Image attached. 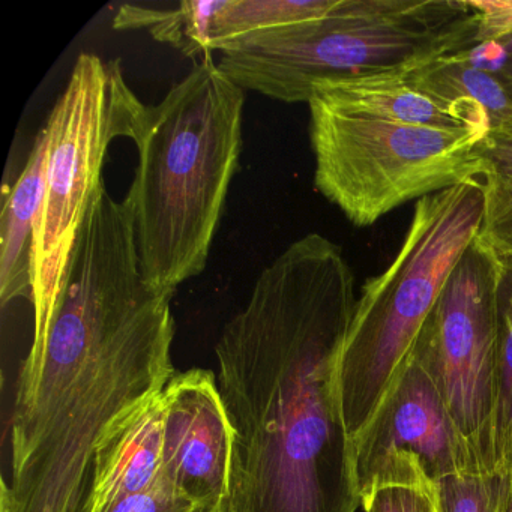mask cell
<instances>
[{"label":"cell","instance_id":"cell-20","mask_svg":"<svg viewBox=\"0 0 512 512\" xmlns=\"http://www.w3.org/2000/svg\"><path fill=\"white\" fill-rule=\"evenodd\" d=\"M484 220L479 235L502 257L512 259V176L485 175Z\"/></svg>","mask_w":512,"mask_h":512},{"label":"cell","instance_id":"cell-11","mask_svg":"<svg viewBox=\"0 0 512 512\" xmlns=\"http://www.w3.org/2000/svg\"><path fill=\"white\" fill-rule=\"evenodd\" d=\"M311 98L347 115L374 121L445 130H490V121L481 110L421 91L407 79L406 71L328 80L316 86Z\"/></svg>","mask_w":512,"mask_h":512},{"label":"cell","instance_id":"cell-18","mask_svg":"<svg viewBox=\"0 0 512 512\" xmlns=\"http://www.w3.org/2000/svg\"><path fill=\"white\" fill-rule=\"evenodd\" d=\"M505 259L499 287V362L493 416L494 472L512 470V259Z\"/></svg>","mask_w":512,"mask_h":512},{"label":"cell","instance_id":"cell-12","mask_svg":"<svg viewBox=\"0 0 512 512\" xmlns=\"http://www.w3.org/2000/svg\"><path fill=\"white\" fill-rule=\"evenodd\" d=\"M163 392L134 410L103 437L92 457L79 512H103L151 487L163 467Z\"/></svg>","mask_w":512,"mask_h":512},{"label":"cell","instance_id":"cell-3","mask_svg":"<svg viewBox=\"0 0 512 512\" xmlns=\"http://www.w3.org/2000/svg\"><path fill=\"white\" fill-rule=\"evenodd\" d=\"M244 104V89L209 55L149 106L124 202L143 280L155 292L175 295L208 265L239 169Z\"/></svg>","mask_w":512,"mask_h":512},{"label":"cell","instance_id":"cell-23","mask_svg":"<svg viewBox=\"0 0 512 512\" xmlns=\"http://www.w3.org/2000/svg\"><path fill=\"white\" fill-rule=\"evenodd\" d=\"M482 155L487 167L485 175L512 176V121L488 131L482 142Z\"/></svg>","mask_w":512,"mask_h":512},{"label":"cell","instance_id":"cell-16","mask_svg":"<svg viewBox=\"0 0 512 512\" xmlns=\"http://www.w3.org/2000/svg\"><path fill=\"white\" fill-rule=\"evenodd\" d=\"M340 0H226L212 29V52L328 16Z\"/></svg>","mask_w":512,"mask_h":512},{"label":"cell","instance_id":"cell-19","mask_svg":"<svg viewBox=\"0 0 512 512\" xmlns=\"http://www.w3.org/2000/svg\"><path fill=\"white\" fill-rule=\"evenodd\" d=\"M503 481L499 472L449 476L434 485L440 512H502Z\"/></svg>","mask_w":512,"mask_h":512},{"label":"cell","instance_id":"cell-2","mask_svg":"<svg viewBox=\"0 0 512 512\" xmlns=\"http://www.w3.org/2000/svg\"><path fill=\"white\" fill-rule=\"evenodd\" d=\"M172 298L143 280L130 211L101 184L40 367L16 389L0 512H79L98 443L176 374Z\"/></svg>","mask_w":512,"mask_h":512},{"label":"cell","instance_id":"cell-1","mask_svg":"<svg viewBox=\"0 0 512 512\" xmlns=\"http://www.w3.org/2000/svg\"><path fill=\"white\" fill-rule=\"evenodd\" d=\"M340 245L290 244L254 283L215 346L233 430L226 512H356L338 362L356 307Z\"/></svg>","mask_w":512,"mask_h":512},{"label":"cell","instance_id":"cell-22","mask_svg":"<svg viewBox=\"0 0 512 512\" xmlns=\"http://www.w3.org/2000/svg\"><path fill=\"white\" fill-rule=\"evenodd\" d=\"M103 512H197V509L161 472L151 487L112 503Z\"/></svg>","mask_w":512,"mask_h":512},{"label":"cell","instance_id":"cell-13","mask_svg":"<svg viewBox=\"0 0 512 512\" xmlns=\"http://www.w3.org/2000/svg\"><path fill=\"white\" fill-rule=\"evenodd\" d=\"M49 136L46 128L32 146L25 169L4 203L0 217V301H31V251L35 223L40 214L46 184Z\"/></svg>","mask_w":512,"mask_h":512},{"label":"cell","instance_id":"cell-10","mask_svg":"<svg viewBox=\"0 0 512 512\" xmlns=\"http://www.w3.org/2000/svg\"><path fill=\"white\" fill-rule=\"evenodd\" d=\"M161 472L197 512H226L233 430L214 371L176 373L163 391Z\"/></svg>","mask_w":512,"mask_h":512},{"label":"cell","instance_id":"cell-24","mask_svg":"<svg viewBox=\"0 0 512 512\" xmlns=\"http://www.w3.org/2000/svg\"><path fill=\"white\" fill-rule=\"evenodd\" d=\"M505 475L503 481L502 512H512V470Z\"/></svg>","mask_w":512,"mask_h":512},{"label":"cell","instance_id":"cell-14","mask_svg":"<svg viewBox=\"0 0 512 512\" xmlns=\"http://www.w3.org/2000/svg\"><path fill=\"white\" fill-rule=\"evenodd\" d=\"M407 79L448 103L467 104L487 115L490 130L512 121V94L493 74L467 64L454 53L406 71Z\"/></svg>","mask_w":512,"mask_h":512},{"label":"cell","instance_id":"cell-9","mask_svg":"<svg viewBox=\"0 0 512 512\" xmlns=\"http://www.w3.org/2000/svg\"><path fill=\"white\" fill-rule=\"evenodd\" d=\"M359 499L383 485L434 487L485 472L427 373L412 361L373 421L352 442Z\"/></svg>","mask_w":512,"mask_h":512},{"label":"cell","instance_id":"cell-7","mask_svg":"<svg viewBox=\"0 0 512 512\" xmlns=\"http://www.w3.org/2000/svg\"><path fill=\"white\" fill-rule=\"evenodd\" d=\"M314 185L356 227L485 175L488 128L413 127L308 101Z\"/></svg>","mask_w":512,"mask_h":512},{"label":"cell","instance_id":"cell-4","mask_svg":"<svg viewBox=\"0 0 512 512\" xmlns=\"http://www.w3.org/2000/svg\"><path fill=\"white\" fill-rule=\"evenodd\" d=\"M472 0H340L320 20L236 44L218 67L244 91L307 103L328 80L409 71L475 34Z\"/></svg>","mask_w":512,"mask_h":512},{"label":"cell","instance_id":"cell-6","mask_svg":"<svg viewBox=\"0 0 512 512\" xmlns=\"http://www.w3.org/2000/svg\"><path fill=\"white\" fill-rule=\"evenodd\" d=\"M148 109L128 86L119 61L80 53L44 125L49 136L46 184L31 251L34 334L17 386L31 382L40 367L77 238L104 184L110 145L122 137L134 142Z\"/></svg>","mask_w":512,"mask_h":512},{"label":"cell","instance_id":"cell-17","mask_svg":"<svg viewBox=\"0 0 512 512\" xmlns=\"http://www.w3.org/2000/svg\"><path fill=\"white\" fill-rule=\"evenodd\" d=\"M478 13L475 34L454 55L487 71L512 94V0H472Z\"/></svg>","mask_w":512,"mask_h":512},{"label":"cell","instance_id":"cell-21","mask_svg":"<svg viewBox=\"0 0 512 512\" xmlns=\"http://www.w3.org/2000/svg\"><path fill=\"white\" fill-rule=\"evenodd\" d=\"M364 512H440L434 487L383 485L361 497Z\"/></svg>","mask_w":512,"mask_h":512},{"label":"cell","instance_id":"cell-8","mask_svg":"<svg viewBox=\"0 0 512 512\" xmlns=\"http://www.w3.org/2000/svg\"><path fill=\"white\" fill-rule=\"evenodd\" d=\"M503 268L505 259L479 235L452 269L413 352L485 472H494Z\"/></svg>","mask_w":512,"mask_h":512},{"label":"cell","instance_id":"cell-15","mask_svg":"<svg viewBox=\"0 0 512 512\" xmlns=\"http://www.w3.org/2000/svg\"><path fill=\"white\" fill-rule=\"evenodd\" d=\"M226 0H185L176 8L155 10L145 5L125 4L113 17L115 31L148 29L154 40L169 44L187 58L212 55L215 17Z\"/></svg>","mask_w":512,"mask_h":512},{"label":"cell","instance_id":"cell-5","mask_svg":"<svg viewBox=\"0 0 512 512\" xmlns=\"http://www.w3.org/2000/svg\"><path fill=\"white\" fill-rule=\"evenodd\" d=\"M482 179L416 202L391 265L362 286L338 362L350 443L368 427L413 361L416 341L452 269L481 232Z\"/></svg>","mask_w":512,"mask_h":512}]
</instances>
